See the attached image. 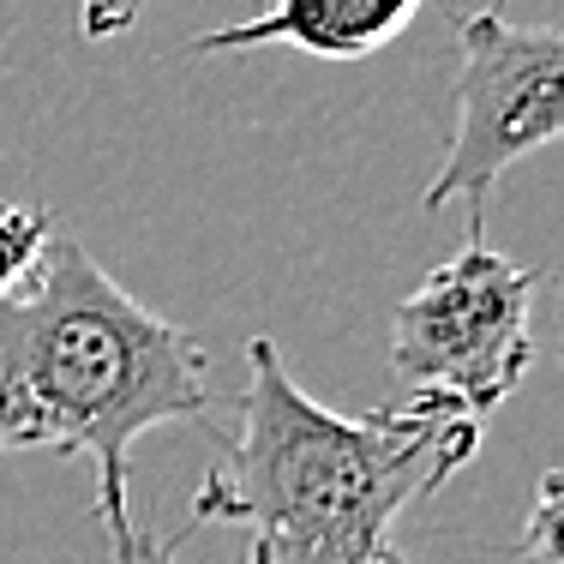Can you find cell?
<instances>
[{"mask_svg": "<svg viewBox=\"0 0 564 564\" xmlns=\"http://www.w3.org/2000/svg\"><path fill=\"white\" fill-rule=\"evenodd\" d=\"M426 0H264L252 19L193 36V55H247V48H301L313 61L379 55Z\"/></svg>", "mask_w": 564, "mask_h": 564, "instance_id": "5b68a950", "label": "cell"}, {"mask_svg": "<svg viewBox=\"0 0 564 564\" xmlns=\"http://www.w3.org/2000/svg\"><path fill=\"white\" fill-rule=\"evenodd\" d=\"M558 499H564V475L546 468V475L534 480V510H529V534H522V558L529 564H558V553H564Z\"/></svg>", "mask_w": 564, "mask_h": 564, "instance_id": "52a82bcc", "label": "cell"}, {"mask_svg": "<svg viewBox=\"0 0 564 564\" xmlns=\"http://www.w3.org/2000/svg\"><path fill=\"white\" fill-rule=\"evenodd\" d=\"M480 456V421L451 397L330 414L294 384L271 337L247 343L235 433L193 492L198 522L252 529V564H409L397 517Z\"/></svg>", "mask_w": 564, "mask_h": 564, "instance_id": "6da1fadb", "label": "cell"}, {"mask_svg": "<svg viewBox=\"0 0 564 564\" xmlns=\"http://www.w3.org/2000/svg\"><path fill=\"white\" fill-rule=\"evenodd\" d=\"M109 553H115V564H181V558H174V546L169 541H151V529H139V522H120V529H109Z\"/></svg>", "mask_w": 564, "mask_h": 564, "instance_id": "9c48e42d", "label": "cell"}, {"mask_svg": "<svg viewBox=\"0 0 564 564\" xmlns=\"http://www.w3.org/2000/svg\"><path fill=\"white\" fill-rule=\"evenodd\" d=\"M534 276L529 264L468 235L391 313V367L414 397H451L456 409L492 414L534 367Z\"/></svg>", "mask_w": 564, "mask_h": 564, "instance_id": "3957f363", "label": "cell"}, {"mask_svg": "<svg viewBox=\"0 0 564 564\" xmlns=\"http://www.w3.org/2000/svg\"><path fill=\"white\" fill-rule=\"evenodd\" d=\"M144 7H151V0H78V36L109 43V36H120V31L139 24Z\"/></svg>", "mask_w": 564, "mask_h": 564, "instance_id": "ba28073f", "label": "cell"}, {"mask_svg": "<svg viewBox=\"0 0 564 564\" xmlns=\"http://www.w3.org/2000/svg\"><path fill=\"white\" fill-rule=\"evenodd\" d=\"M456 127L445 144V169L433 174L421 205L451 210L468 205L480 235L487 193L522 156L558 144L564 132V36L558 24H517L499 0L456 19Z\"/></svg>", "mask_w": 564, "mask_h": 564, "instance_id": "277c9868", "label": "cell"}, {"mask_svg": "<svg viewBox=\"0 0 564 564\" xmlns=\"http://www.w3.org/2000/svg\"><path fill=\"white\" fill-rule=\"evenodd\" d=\"M205 414V343L120 289L78 240L48 235L36 271L0 301V456H90L97 517L102 529H120L132 522V445Z\"/></svg>", "mask_w": 564, "mask_h": 564, "instance_id": "7a4b0ae2", "label": "cell"}, {"mask_svg": "<svg viewBox=\"0 0 564 564\" xmlns=\"http://www.w3.org/2000/svg\"><path fill=\"white\" fill-rule=\"evenodd\" d=\"M43 247H48V210H24L0 198V301L36 271Z\"/></svg>", "mask_w": 564, "mask_h": 564, "instance_id": "8992f818", "label": "cell"}]
</instances>
